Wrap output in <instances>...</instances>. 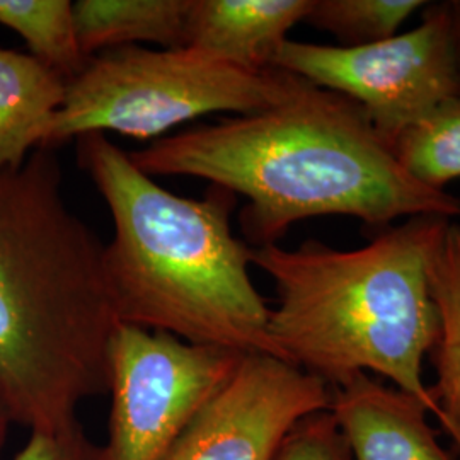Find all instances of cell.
<instances>
[{
  "label": "cell",
  "mask_w": 460,
  "mask_h": 460,
  "mask_svg": "<svg viewBox=\"0 0 460 460\" xmlns=\"http://www.w3.org/2000/svg\"><path fill=\"white\" fill-rule=\"evenodd\" d=\"M130 159L148 176H191L246 198L239 220L252 247L279 244L321 215L380 229L460 217V198L410 178L360 104L311 83L273 108L167 135Z\"/></svg>",
  "instance_id": "obj_1"
},
{
  "label": "cell",
  "mask_w": 460,
  "mask_h": 460,
  "mask_svg": "<svg viewBox=\"0 0 460 460\" xmlns=\"http://www.w3.org/2000/svg\"><path fill=\"white\" fill-rule=\"evenodd\" d=\"M314 0H191L186 47L249 70L275 68L287 34Z\"/></svg>",
  "instance_id": "obj_10"
},
{
  "label": "cell",
  "mask_w": 460,
  "mask_h": 460,
  "mask_svg": "<svg viewBox=\"0 0 460 460\" xmlns=\"http://www.w3.org/2000/svg\"><path fill=\"white\" fill-rule=\"evenodd\" d=\"M448 222L411 217L351 251L319 241L251 247V264L277 290L268 323L275 355L331 387L357 374L387 378L438 418L423 365L440 328L429 264Z\"/></svg>",
  "instance_id": "obj_4"
},
{
  "label": "cell",
  "mask_w": 460,
  "mask_h": 460,
  "mask_svg": "<svg viewBox=\"0 0 460 460\" xmlns=\"http://www.w3.org/2000/svg\"><path fill=\"white\" fill-rule=\"evenodd\" d=\"M190 5L191 0H79L74 2L77 40L87 58L137 41L181 49Z\"/></svg>",
  "instance_id": "obj_12"
},
{
  "label": "cell",
  "mask_w": 460,
  "mask_h": 460,
  "mask_svg": "<svg viewBox=\"0 0 460 460\" xmlns=\"http://www.w3.org/2000/svg\"><path fill=\"white\" fill-rule=\"evenodd\" d=\"M13 425H14L13 416H11V412L7 410L5 402H4L2 397H0V456H2V452H4V447L7 444L9 429H11Z\"/></svg>",
  "instance_id": "obj_20"
},
{
  "label": "cell",
  "mask_w": 460,
  "mask_h": 460,
  "mask_svg": "<svg viewBox=\"0 0 460 460\" xmlns=\"http://www.w3.org/2000/svg\"><path fill=\"white\" fill-rule=\"evenodd\" d=\"M305 84L279 68L249 70L191 47L108 49L66 84L38 148L51 150L87 133L150 138L199 116L258 113Z\"/></svg>",
  "instance_id": "obj_5"
},
{
  "label": "cell",
  "mask_w": 460,
  "mask_h": 460,
  "mask_svg": "<svg viewBox=\"0 0 460 460\" xmlns=\"http://www.w3.org/2000/svg\"><path fill=\"white\" fill-rule=\"evenodd\" d=\"M243 355L119 324L108 357L111 410L102 459L164 460Z\"/></svg>",
  "instance_id": "obj_7"
},
{
  "label": "cell",
  "mask_w": 460,
  "mask_h": 460,
  "mask_svg": "<svg viewBox=\"0 0 460 460\" xmlns=\"http://www.w3.org/2000/svg\"><path fill=\"white\" fill-rule=\"evenodd\" d=\"M75 142L113 220L104 264L119 323L193 345L275 355L270 307L249 275L251 247L230 227L235 195L212 186L201 199L180 197L104 133Z\"/></svg>",
  "instance_id": "obj_3"
},
{
  "label": "cell",
  "mask_w": 460,
  "mask_h": 460,
  "mask_svg": "<svg viewBox=\"0 0 460 460\" xmlns=\"http://www.w3.org/2000/svg\"><path fill=\"white\" fill-rule=\"evenodd\" d=\"M119 324L104 244L66 203L53 152L0 165V397L14 425H77L110 391Z\"/></svg>",
  "instance_id": "obj_2"
},
{
  "label": "cell",
  "mask_w": 460,
  "mask_h": 460,
  "mask_svg": "<svg viewBox=\"0 0 460 460\" xmlns=\"http://www.w3.org/2000/svg\"><path fill=\"white\" fill-rule=\"evenodd\" d=\"M66 84L31 55L0 47V165L22 164L64 102Z\"/></svg>",
  "instance_id": "obj_11"
},
{
  "label": "cell",
  "mask_w": 460,
  "mask_h": 460,
  "mask_svg": "<svg viewBox=\"0 0 460 460\" xmlns=\"http://www.w3.org/2000/svg\"><path fill=\"white\" fill-rule=\"evenodd\" d=\"M273 460H353L331 411L304 418L279 445Z\"/></svg>",
  "instance_id": "obj_17"
},
{
  "label": "cell",
  "mask_w": 460,
  "mask_h": 460,
  "mask_svg": "<svg viewBox=\"0 0 460 460\" xmlns=\"http://www.w3.org/2000/svg\"><path fill=\"white\" fill-rule=\"evenodd\" d=\"M429 283L440 328L429 353L437 380L431 387L438 423L454 440L460 459V224L450 220L429 264Z\"/></svg>",
  "instance_id": "obj_13"
},
{
  "label": "cell",
  "mask_w": 460,
  "mask_h": 460,
  "mask_svg": "<svg viewBox=\"0 0 460 460\" xmlns=\"http://www.w3.org/2000/svg\"><path fill=\"white\" fill-rule=\"evenodd\" d=\"M0 24L16 31L31 57L66 84L89 64L77 40L70 0H0Z\"/></svg>",
  "instance_id": "obj_14"
},
{
  "label": "cell",
  "mask_w": 460,
  "mask_h": 460,
  "mask_svg": "<svg viewBox=\"0 0 460 460\" xmlns=\"http://www.w3.org/2000/svg\"><path fill=\"white\" fill-rule=\"evenodd\" d=\"M391 150L414 181L447 191L445 186L460 178V94L404 128Z\"/></svg>",
  "instance_id": "obj_15"
},
{
  "label": "cell",
  "mask_w": 460,
  "mask_h": 460,
  "mask_svg": "<svg viewBox=\"0 0 460 460\" xmlns=\"http://www.w3.org/2000/svg\"><path fill=\"white\" fill-rule=\"evenodd\" d=\"M331 402L323 378L270 353H244L164 460H273L288 433Z\"/></svg>",
  "instance_id": "obj_8"
},
{
  "label": "cell",
  "mask_w": 460,
  "mask_h": 460,
  "mask_svg": "<svg viewBox=\"0 0 460 460\" xmlns=\"http://www.w3.org/2000/svg\"><path fill=\"white\" fill-rule=\"evenodd\" d=\"M273 66L360 104L389 147L404 128L460 94L448 0L427 2L420 26L367 47L287 40Z\"/></svg>",
  "instance_id": "obj_6"
},
{
  "label": "cell",
  "mask_w": 460,
  "mask_h": 460,
  "mask_svg": "<svg viewBox=\"0 0 460 460\" xmlns=\"http://www.w3.org/2000/svg\"><path fill=\"white\" fill-rule=\"evenodd\" d=\"M448 11H450V30H452V43H454V55H456L460 85V0H448Z\"/></svg>",
  "instance_id": "obj_19"
},
{
  "label": "cell",
  "mask_w": 460,
  "mask_h": 460,
  "mask_svg": "<svg viewBox=\"0 0 460 460\" xmlns=\"http://www.w3.org/2000/svg\"><path fill=\"white\" fill-rule=\"evenodd\" d=\"M13 460H104L102 445L96 444L83 425L57 429L34 431L28 444Z\"/></svg>",
  "instance_id": "obj_18"
},
{
  "label": "cell",
  "mask_w": 460,
  "mask_h": 460,
  "mask_svg": "<svg viewBox=\"0 0 460 460\" xmlns=\"http://www.w3.org/2000/svg\"><path fill=\"white\" fill-rule=\"evenodd\" d=\"M425 5V0H314L304 22L334 34L338 47L357 49L393 38Z\"/></svg>",
  "instance_id": "obj_16"
},
{
  "label": "cell",
  "mask_w": 460,
  "mask_h": 460,
  "mask_svg": "<svg viewBox=\"0 0 460 460\" xmlns=\"http://www.w3.org/2000/svg\"><path fill=\"white\" fill-rule=\"evenodd\" d=\"M329 411L353 460H457L438 442L427 406L374 376L357 374L332 387Z\"/></svg>",
  "instance_id": "obj_9"
}]
</instances>
